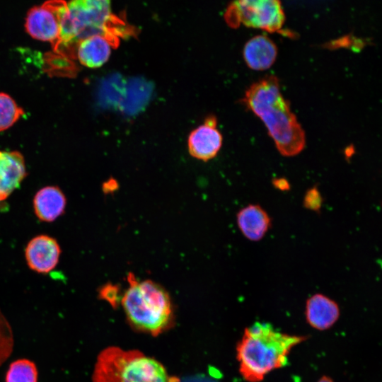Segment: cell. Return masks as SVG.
<instances>
[{"label": "cell", "mask_w": 382, "mask_h": 382, "mask_svg": "<svg viewBox=\"0 0 382 382\" xmlns=\"http://www.w3.org/2000/svg\"><path fill=\"white\" fill-rule=\"evenodd\" d=\"M183 382H213L206 378H189Z\"/></svg>", "instance_id": "22"}, {"label": "cell", "mask_w": 382, "mask_h": 382, "mask_svg": "<svg viewBox=\"0 0 382 382\" xmlns=\"http://www.w3.org/2000/svg\"><path fill=\"white\" fill-rule=\"evenodd\" d=\"M61 248L57 241L46 235L32 238L28 243L25 255L28 265L38 273L47 274L58 263Z\"/></svg>", "instance_id": "9"}, {"label": "cell", "mask_w": 382, "mask_h": 382, "mask_svg": "<svg viewBox=\"0 0 382 382\" xmlns=\"http://www.w3.org/2000/svg\"><path fill=\"white\" fill-rule=\"evenodd\" d=\"M243 55L249 68L255 71H263L269 69L275 62L277 47L270 38L259 35L245 43Z\"/></svg>", "instance_id": "13"}, {"label": "cell", "mask_w": 382, "mask_h": 382, "mask_svg": "<svg viewBox=\"0 0 382 382\" xmlns=\"http://www.w3.org/2000/svg\"><path fill=\"white\" fill-rule=\"evenodd\" d=\"M340 315L338 303L324 294L316 293L306 301V319L316 330L330 328L337 321Z\"/></svg>", "instance_id": "11"}, {"label": "cell", "mask_w": 382, "mask_h": 382, "mask_svg": "<svg viewBox=\"0 0 382 382\" xmlns=\"http://www.w3.org/2000/svg\"><path fill=\"white\" fill-rule=\"evenodd\" d=\"M304 337L274 330L267 323L247 328L237 346L240 372L250 382H259L271 371L284 366L291 349Z\"/></svg>", "instance_id": "3"}, {"label": "cell", "mask_w": 382, "mask_h": 382, "mask_svg": "<svg viewBox=\"0 0 382 382\" xmlns=\"http://www.w3.org/2000/svg\"><path fill=\"white\" fill-rule=\"evenodd\" d=\"M242 101L262 121L282 156H294L303 149L304 131L282 96L275 76L268 75L253 83Z\"/></svg>", "instance_id": "1"}, {"label": "cell", "mask_w": 382, "mask_h": 382, "mask_svg": "<svg viewBox=\"0 0 382 382\" xmlns=\"http://www.w3.org/2000/svg\"><path fill=\"white\" fill-rule=\"evenodd\" d=\"M6 382H37L35 364L26 359L13 361L6 372Z\"/></svg>", "instance_id": "16"}, {"label": "cell", "mask_w": 382, "mask_h": 382, "mask_svg": "<svg viewBox=\"0 0 382 382\" xmlns=\"http://www.w3.org/2000/svg\"><path fill=\"white\" fill-rule=\"evenodd\" d=\"M216 125V117L209 116L206 118L204 124L191 132L187 139V146L192 156L207 161L216 156L223 140Z\"/></svg>", "instance_id": "8"}, {"label": "cell", "mask_w": 382, "mask_h": 382, "mask_svg": "<svg viewBox=\"0 0 382 382\" xmlns=\"http://www.w3.org/2000/svg\"><path fill=\"white\" fill-rule=\"evenodd\" d=\"M24 112L15 100L4 93H0V131L11 127Z\"/></svg>", "instance_id": "17"}, {"label": "cell", "mask_w": 382, "mask_h": 382, "mask_svg": "<svg viewBox=\"0 0 382 382\" xmlns=\"http://www.w3.org/2000/svg\"><path fill=\"white\" fill-rule=\"evenodd\" d=\"M236 223L247 240L258 242L265 238L270 229L272 219L262 206L252 203L244 206L237 212Z\"/></svg>", "instance_id": "10"}, {"label": "cell", "mask_w": 382, "mask_h": 382, "mask_svg": "<svg viewBox=\"0 0 382 382\" xmlns=\"http://www.w3.org/2000/svg\"><path fill=\"white\" fill-rule=\"evenodd\" d=\"M224 19L234 28L243 24L269 33H280L285 15L280 0H234L228 6Z\"/></svg>", "instance_id": "6"}, {"label": "cell", "mask_w": 382, "mask_h": 382, "mask_svg": "<svg viewBox=\"0 0 382 382\" xmlns=\"http://www.w3.org/2000/svg\"><path fill=\"white\" fill-rule=\"evenodd\" d=\"M134 33L132 26L112 12L111 0H70L54 52L73 59L79 43L87 37L101 35L116 48L120 37Z\"/></svg>", "instance_id": "2"}, {"label": "cell", "mask_w": 382, "mask_h": 382, "mask_svg": "<svg viewBox=\"0 0 382 382\" xmlns=\"http://www.w3.org/2000/svg\"><path fill=\"white\" fill-rule=\"evenodd\" d=\"M93 382H172L156 360L138 350L108 347L99 354Z\"/></svg>", "instance_id": "5"}, {"label": "cell", "mask_w": 382, "mask_h": 382, "mask_svg": "<svg viewBox=\"0 0 382 382\" xmlns=\"http://www.w3.org/2000/svg\"><path fill=\"white\" fill-rule=\"evenodd\" d=\"M67 11L64 0H48L31 8L25 18V30L33 38L50 42L53 51L59 41L61 23Z\"/></svg>", "instance_id": "7"}, {"label": "cell", "mask_w": 382, "mask_h": 382, "mask_svg": "<svg viewBox=\"0 0 382 382\" xmlns=\"http://www.w3.org/2000/svg\"><path fill=\"white\" fill-rule=\"evenodd\" d=\"M25 176L22 154L18 151H0V202L8 197Z\"/></svg>", "instance_id": "12"}, {"label": "cell", "mask_w": 382, "mask_h": 382, "mask_svg": "<svg viewBox=\"0 0 382 382\" xmlns=\"http://www.w3.org/2000/svg\"><path fill=\"white\" fill-rule=\"evenodd\" d=\"M318 382H333V381L327 376H323Z\"/></svg>", "instance_id": "23"}, {"label": "cell", "mask_w": 382, "mask_h": 382, "mask_svg": "<svg viewBox=\"0 0 382 382\" xmlns=\"http://www.w3.org/2000/svg\"><path fill=\"white\" fill-rule=\"evenodd\" d=\"M99 297L108 301L114 308L117 307L121 301L118 286L110 283L100 288Z\"/></svg>", "instance_id": "20"}, {"label": "cell", "mask_w": 382, "mask_h": 382, "mask_svg": "<svg viewBox=\"0 0 382 382\" xmlns=\"http://www.w3.org/2000/svg\"><path fill=\"white\" fill-rule=\"evenodd\" d=\"M129 286L120 303L129 323L135 328L154 336L171 324L173 306L166 289L155 282L139 281L134 274L127 275Z\"/></svg>", "instance_id": "4"}, {"label": "cell", "mask_w": 382, "mask_h": 382, "mask_svg": "<svg viewBox=\"0 0 382 382\" xmlns=\"http://www.w3.org/2000/svg\"><path fill=\"white\" fill-rule=\"evenodd\" d=\"M66 199L62 190L56 186H47L35 194L33 208L37 218L45 222H52L64 212Z\"/></svg>", "instance_id": "14"}, {"label": "cell", "mask_w": 382, "mask_h": 382, "mask_svg": "<svg viewBox=\"0 0 382 382\" xmlns=\"http://www.w3.org/2000/svg\"><path fill=\"white\" fill-rule=\"evenodd\" d=\"M274 187L280 191H287L290 190V184L284 178H275L272 180Z\"/></svg>", "instance_id": "21"}, {"label": "cell", "mask_w": 382, "mask_h": 382, "mask_svg": "<svg viewBox=\"0 0 382 382\" xmlns=\"http://www.w3.org/2000/svg\"><path fill=\"white\" fill-rule=\"evenodd\" d=\"M112 46L101 35H94L81 40L76 48L79 62L89 68H98L109 59Z\"/></svg>", "instance_id": "15"}, {"label": "cell", "mask_w": 382, "mask_h": 382, "mask_svg": "<svg viewBox=\"0 0 382 382\" xmlns=\"http://www.w3.org/2000/svg\"><path fill=\"white\" fill-rule=\"evenodd\" d=\"M323 198L316 186L308 189L303 198V207L313 212H320L323 206Z\"/></svg>", "instance_id": "19"}, {"label": "cell", "mask_w": 382, "mask_h": 382, "mask_svg": "<svg viewBox=\"0 0 382 382\" xmlns=\"http://www.w3.org/2000/svg\"><path fill=\"white\" fill-rule=\"evenodd\" d=\"M13 344L12 329L0 310V366L11 354Z\"/></svg>", "instance_id": "18"}]
</instances>
